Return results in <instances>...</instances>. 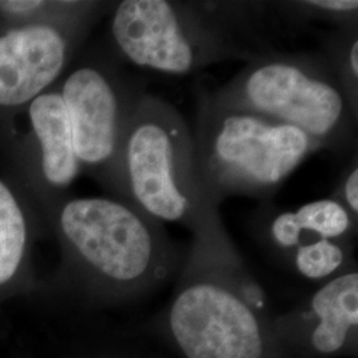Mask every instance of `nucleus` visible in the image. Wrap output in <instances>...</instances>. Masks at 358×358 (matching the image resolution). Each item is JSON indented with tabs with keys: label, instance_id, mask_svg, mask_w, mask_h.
I'll use <instances>...</instances> for the list:
<instances>
[{
	"label": "nucleus",
	"instance_id": "nucleus-1",
	"mask_svg": "<svg viewBox=\"0 0 358 358\" xmlns=\"http://www.w3.org/2000/svg\"><path fill=\"white\" fill-rule=\"evenodd\" d=\"M244 10L229 3L118 1L109 16V47L122 62L173 76L224 60L250 62L259 53L245 38Z\"/></svg>",
	"mask_w": 358,
	"mask_h": 358
},
{
	"label": "nucleus",
	"instance_id": "nucleus-2",
	"mask_svg": "<svg viewBox=\"0 0 358 358\" xmlns=\"http://www.w3.org/2000/svg\"><path fill=\"white\" fill-rule=\"evenodd\" d=\"M192 141L201 185L217 208L230 195L267 198L321 149L303 130L220 103L205 90Z\"/></svg>",
	"mask_w": 358,
	"mask_h": 358
},
{
	"label": "nucleus",
	"instance_id": "nucleus-3",
	"mask_svg": "<svg viewBox=\"0 0 358 358\" xmlns=\"http://www.w3.org/2000/svg\"><path fill=\"white\" fill-rule=\"evenodd\" d=\"M115 196L157 220L195 227L214 208L196 171L192 131L171 103L146 93L129 124Z\"/></svg>",
	"mask_w": 358,
	"mask_h": 358
},
{
	"label": "nucleus",
	"instance_id": "nucleus-4",
	"mask_svg": "<svg viewBox=\"0 0 358 358\" xmlns=\"http://www.w3.org/2000/svg\"><path fill=\"white\" fill-rule=\"evenodd\" d=\"M211 94L300 129L321 149H343L355 137L357 115L324 55L267 51Z\"/></svg>",
	"mask_w": 358,
	"mask_h": 358
},
{
	"label": "nucleus",
	"instance_id": "nucleus-5",
	"mask_svg": "<svg viewBox=\"0 0 358 358\" xmlns=\"http://www.w3.org/2000/svg\"><path fill=\"white\" fill-rule=\"evenodd\" d=\"M40 214L73 263L103 284L133 287L165 268L159 220L115 196L65 195Z\"/></svg>",
	"mask_w": 358,
	"mask_h": 358
},
{
	"label": "nucleus",
	"instance_id": "nucleus-6",
	"mask_svg": "<svg viewBox=\"0 0 358 358\" xmlns=\"http://www.w3.org/2000/svg\"><path fill=\"white\" fill-rule=\"evenodd\" d=\"M77 59L57 88L71 121L81 170L113 194L122 142L148 92L121 66L122 60L110 47L80 52Z\"/></svg>",
	"mask_w": 358,
	"mask_h": 358
},
{
	"label": "nucleus",
	"instance_id": "nucleus-7",
	"mask_svg": "<svg viewBox=\"0 0 358 358\" xmlns=\"http://www.w3.org/2000/svg\"><path fill=\"white\" fill-rule=\"evenodd\" d=\"M109 6L78 0L52 20L0 26V124L60 81Z\"/></svg>",
	"mask_w": 358,
	"mask_h": 358
},
{
	"label": "nucleus",
	"instance_id": "nucleus-8",
	"mask_svg": "<svg viewBox=\"0 0 358 358\" xmlns=\"http://www.w3.org/2000/svg\"><path fill=\"white\" fill-rule=\"evenodd\" d=\"M0 142L10 169L6 177L26 192L38 213L68 195L83 173L57 84L0 124Z\"/></svg>",
	"mask_w": 358,
	"mask_h": 358
},
{
	"label": "nucleus",
	"instance_id": "nucleus-9",
	"mask_svg": "<svg viewBox=\"0 0 358 358\" xmlns=\"http://www.w3.org/2000/svg\"><path fill=\"white\" fill-rule=\"evenodd\" d=\"M170 324L189 358H260L255 315L224 280L198 279L177 296Z\"/></svg>",
	"mask_w": 358,
	"mask_h": 358
},
{
	"label": "nucleus",
	"instance_id": "nucleus-10",
	"mask_svg": "<svg viewBox=\"0 0 358 358\" xmlns=\"http://www.w3.org/2000/svg\"><path fill=\"white\" fill-rule=\"evenodd\" d=\"M38 208L13 179L0 177V289L23 275Z\"/></svg>",
	"mask_w": 358,
	"mask_h": 358
},
{
	"label": "nucleus",
	"instance_id": "nucleus-11",
	"mask_svg": "<svg viewBox=\"0 0 358 358\" xmlns=\"http://www.w3.org/2000/svg\"><path fill=\"white\" fill-rule=\"evenodd\" d=\"M320 319L312 343L321 353H333L345 344L346 334L358 324V273L349 272L327 282L312 297Z\"/></svg>",
	"mask_w": 358,
	"mask_h": 358
},
{
	"label": "nucleus",
	"instance_id": "nucleus-12",
	"mask_svg": "<svg viewBox=\"0 0 358 358\" xmlns=\"http://www.w3.org/2000/svg\"><path fill=\"white\" fill-rule=\"evenodd\" d=\"M325 59L337 77L353 112L358 110L357 23L346 24L329 40Z\"/></svg>",
	"mask_w": 358,
	"mask_h": 358
},
{
	"label": "nucleus",
	"instance_id": "nucleus-13",
	"mask_svg": "<svg viewBox=\"0 0 358 358\" xmlns=\"http://www.w3.org/2000/svg\"><path fill=\"white\" fill-rule=\"evenodd\" d=\"M296 215L303 230L309 235L331 241L344 238L353 229L355 220L345 207L333 198L300 206L296 210Z\"/></svg>",
	"mask_w": 358,
	"mask_h": 358
},
{
	"label": "nucleus",
	"instance_id": "nucleus-14",
	"mask_svg": "<svg viewBox=\"0 0 358 358\" xmlns=\"http://www.w3.org/2000/svg\"><path fill=\"white\" fill-rule=\"evenodd\" d=\"M345 260L344 250L336 241L313 239L301 244L294 251L297 271L307 279L321 280L343 267Z\"/></svg>",
	"mask_w": 358,
	"mask_h": 358
},
{
	"label": "nucleus",
	"instance_id": "nucleus-15",
	"mask_svg": "<svg viewBox=\"0 0 358 358\" xmlns=\"http://www.w3.org/2000/svg\"><path fill=\"white\" fill-rule=\"evenodd\" d=\"M77 0H0V26L34 24L71 11Z\"/></svg>",
	"mask_w": 358,
	"mask_h": 358
},
{
	"label": "nucleus",
	"instance_id": "nucleus-16",
	"mask_svg": "<svg viewBox=\"0 0 358 358\" xmlns=\"http://www.w3.org/2000/svg\"><path fill=\"white\" fill-rule=\"evenodd\" d=\"M289 6L306 16L329 19L341 27L357 23L358 1L356 0H308L294 1Z\"/></svg>",
	"mask_w": 358,
	"mask_h": 358
},
{
	"label": "nucleus",
	"instance_id": "nucleus-17",
	"mask_svg": "<svg viewBox=\"0 0 358 358\" xmlns=\"http://www.w3.org/2000/svg\"><path fill=\"white\" fill-rule=\"evenodd\" d=\"M269 234L273 242L285 250L297 248L306 243V238L312 236L303 230L296 211H279L271 219Z\"/></svg>",
	"mask_w": 358,
	"mask_h": 358
},
{
	"label": "nucleus",
	"instance_id": "nucleus-18",
	"mask_svg": "<svg viewBox=\"0 0 358 358\" xmlns=\"http://www.w3.org/2000/svg\"><path fill=\"white\" fill-rule=\"evenodd\" d=\"M338 203L345 207L348 213L355 220L358 217V166L357 157L346 169L344 176L337 186V190L332 196Z\"/></svg>",
	"mask_w": 358,
	"mask_h": 358
}]
</instances>
